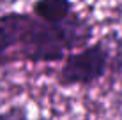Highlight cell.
<instances>
[{"instance_id": "6da1fadb", "label": "cell", "mask_w": 122, "mask_h": 120, "mask_svg": "<svg viewBox=\"0 0 122 120\" xmlns=\"http://www.w3.org/2000/svg\"><path fill=\"white\" fill-rule=\"evenodd\" d=\"M94 25L80 12L55 21L34 11L0 14V67L20 62H58L76 48L89 46Z\"/></svg>"}, {"instance_id": "7a4b0ae2", "label": "cell", "mask_w": 122, "mask_h": 120, "mask_svg": "<svg viewBox=\"0 0 122 120\" xmlns=\"http://www.w3.org/2000/svg\"><path fill=\"white\" fill-rule=\"evenodd\" d=\"M110 65V43L103 35L94 44L73 51L64 58L55 72V81L62 88L69 86H92L108 76Z\"/></svg>"}, {"instance_id": "3957f363", "label": "cell", "mask_w": 122, "mask_h": 120, "mask_svg": "<svg viewBox=\"0 0 122 120\" xmlns=\"http://www.w3.org/2000/svg\"><path fill=\"white\" fill-rule=\"evenodd\" d=\"M110 43V65H108V78L122 85V35L117 32L106 34Z\"/></svg>"}, {"instance_id": "277c9868", "label": "cell", "mask_w": 122, "mask_h": 120, "mask_svg": "<svg viewBox=\"0 0 122 120\" xmlns=\"http://www.w3.org/2000/svg\"><path fill=\"white\" fill-rule=\"evenodd\" d=\"M0 120H28V111L25 104H12L0 111Z\"/></svg>"}, {"instance_id": "5b68a950", "label": "cell", "mask_w": 122, "mask_h": 120, "mask_svg": "<svg viewBox=\"0 0 122 120\" xmlns=\"http://www.w3.org/2000/svg\"><path fill=\"white\" fill-rule=\"evenodd\" d=\"M14 2H16V0H0V9L5 7V5H12Z\"/></svg>"}]
</instances>
